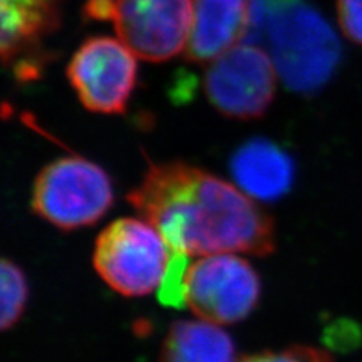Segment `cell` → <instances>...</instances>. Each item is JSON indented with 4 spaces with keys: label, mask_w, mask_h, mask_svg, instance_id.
<instances>
[{
    "label": "cell",
    "mask_w": 362,
    "mask_h": 362,
    "mask_svg": "<svg viewBox=\"0 0 362 362\" xmlns=\"http://www.w3.org/2000/svg\"><path fill=\"white\" fill-rule=\"evenodd\" d=\"M254 18V0H194L186 58L210 64L235 47Z\"/></svg>",
    "instance_id": "9c48e42d"
},
{
    "label": "cell",
    "mask_w": 362,
    "mask_h": 362,
    "mask_svg": "<svg viewBox=\"0 0 362 362\" xmlns=\"http://www.w3.org/2000/svg\"><path fill=\"white\" fill-rule=\"evenodd\" d=\"M158 362H237L231 337L206 320H178L169 327Z\"/></svg>",
    "instance_id": "7c38bea8"
},
{
    "label": "cell",
    "mask_w": 362,
    "mask_h": 362,
    "mask_svg": "<svg viewBox=\"0 0 362 362\" xmlns=\"http://www.w3.org/2000/svg\"><path fill=\"white\" fill-rule=\"evenodd\" d=\"M259 2H262L263 5H266L270 9H276V8H281V6H287V5H291V4L300 2V0H259Z\"/></svg>",
    "instance_id": "e0dca14e"
},
{
    "label": "cell",
    "mask_w": 362,
    "mask_h": 362,
    "mask_svg": "<svg viewBox=\"0 0 362 362\" xmlns=\"http://www.w3.org/2000/svg\"><path fill=\"white\" fill-rule=\"evenodd\" d=\"M259 279L246 259L234 254L202 257L187 269L186 305L201 320L239 323L259 298Z\"/></svg>",
    "instance_id": "8992f818"
},
{
    "label": "cell",
    "mask_w": 362,
    "mask_h": 362,
    "mask_svg": "<svg viewBox=\"0 0 362 362\" xmlns=\"http://www.w3.org/2000/svg\"><path fill=\"white\" fill-rule=\"evenodd\" d=\"M112 204L109 175L82 157H61L49 163L32 189V210L65 231L95 223Z\"/></svg>",
    "instance_id": "3957f363"
},
{
    "label": "cell",
    "mask_w": 362,
    "mask_h": 362,
    "mask_svg": "<svg viewBox=\"0 0 362 362\" xmlns=\"http://www.w3.org/2000/svg\"><path fill=\"white\" fill-rule=\"evenodd\" d=\"M204 90L213 107L234 119L263 117L274 101L276 68L257 45L237 44L210 62Z\"/></svg>",
    "instance_id": "5b68a950"
},
{
    "label": "cell",
    "mask_w": 362,
    "mask_h": 362,
    "mask_svg": "<svg viewBox=\"0 0 362 362\" xmlns=\"http://www.w3.org/2000/svg\"><path fill=\"white\" fill-rule=\"evenodd\" d=\"M254 9L266 20L270 58L282 83L294 93L311 94L329 81L341 47L320 13L300 2L270 9L254 0Z\"/></svg>",
    "instance_id": "7a4b0ae2"
},
{
    "label": "cell",
    "mask_w": 362,
    "mask_h": 362,
    "mask_svg": "<svg viewBox=\"0 0 362 362\" xmlns=\"http://www.w3.org/2000/svg\"><path fill=\"white\" fill-rule=\"evenodd\" d=\"M337 11L346 37L362 44V0H337Z\"/></svg>",
    "instance_id": "2e32d148"
},
{
    "label": "cell",
    "mask_w": 362,
    "mask_h": 362,
    "mask_svg": "<svg viewBox=\"0 0 362 362\" xmlns=\"http://www.w3.org/2000/svg\"><path fill=\"white\" fill-rule=\"evenodd\" d=\"M231 175L245 194L259 201H276L291 189L294 163L291 157L269 139L245 142L233 154Z\"/></svg>",
    "instance_id": "30bf717a"
},
{
    "label": "cell",
    "mask_w": 362,
    "mask_h": 362,
    "mask_svg": "<svg viewBox=\"0 0 362 362\" xmlns=\"http://www.w3.org/2000/svg\"><path fill=\"white\" fill-rule=\"evenodd\" d=\"M66 76L81 103L90 112L117 115L127 109L136 86V56L109 37L86 40L74 53Z\"/></svg>",
    "instance_id": "ba28073f"
},
{
    "label": "cell",
    "mask_w": 362,
    "mask_h": 362,
    "mask_svg": "<svg viewBox=\"0 0 362 362\" xmlns=\"http://www.w3.org/2000/svg\"><path fill=\"white\" fill-rule=\"evenodd\" d=\"M194 0H112L109 20L119 41L148 62H165L186 50Z\"/></svg>",
    "instance_id": "52a82bcc"
},
{
    "label": "cell",
    "mask_w": 362,
    "mask_h": 362,
    "mask_svg": "<svg viewBox=\"0 0 362 362\" xmlns=\"http://www.w3.org/2000/svg\"><path fill=\"white\" fill-rule=\"evenodd\" d=\"M61 0H0V49L9 64L59 25Z\"/></svg>",
    "instance_id": "8fae6325"
},
{
    "label": "cell",
    "mask_w": 362,
    "mask_h": 362,
    "mask_svg": "<svg viewBox=\"0 0 362 362\" xmlns=\"http://www.w3.org/2000/svg\"><path fill=\"white\" fill-rule=\"evenodd\" d=\"M173 251L154 226L133 218L112 222L94 249V267L109 287L129 298L158 288Z\"/></svg>",
    "instance_id": "277c9868"
},
{
    "label": "cell",
    "mask_w": 362,
    "mask_h": 362,
    "mask_svg": "<svg viewBox=\"0 0 362 362\" xmlns=\"http://www.w3.org/2000/svg\"><path fill=\"white\" fill-rule=\"evenodd\" d=\"M173 252L269 255L274 222L245 192L183 162L153 165L127 195Z\"/></svg>",
    "instance_id": "6da1fadb"
},
{
    "label": "cell",
    "mask_w": 362,
    "mask_h": 362,
    "mask_svg": "<svg viewBox=\"0 0 362 362\" xmlns=\"http://www.w3.org/2000/svg\"><path fill=\"white\" fill-rule=\"evenodd\" d=\"M239 362H332V358L323 350L298 346L281 352H263L245 356Z\"/></svg>",
    "instance_id": "9a60e30c"
},
{
    "label": "cell",
    "mask_w": 362,
    "mask_h": 362,
    "mask_svg": "<svg viewBox=\"0 0 362 362\" xmlns=\"http://www.w3.org/2000/svg\"><path fill=\"white\" fill-rule=\"evenodd\" d=\"M0 287H2V308L0 325L6 331L13 327L23 315L28 300V282L21 269L4 258L0 264Z\"/></svg>",
    "instance_id": "4fadbf2b"
},
{
    "label": "cell",
    "mask_w": 362,
    "mask_h": 362,
    "mask_svg": "<svg viewBox=\"0 0 362 362\" xmlns=\"http://www.w3.org/2000/svg\"><path fill=\"white\" fill-rule=\"evenodd\" d=\"M187 257L186 254L173 252L163 279L158 286V299L169 307H181L186 303Z\"/></svg>",
    "instance_id": "5bb4252c"
}]
</instances>
